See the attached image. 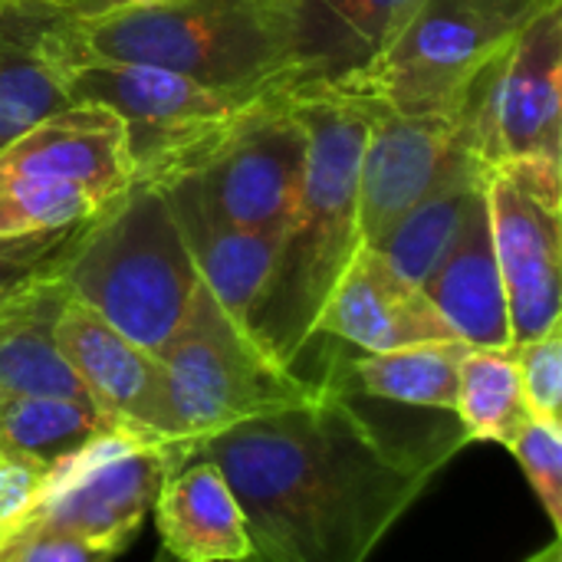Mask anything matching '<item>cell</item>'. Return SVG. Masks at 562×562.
Instances as JSON below:
<instances>
[{"mask_svg":"<svg viewBox=\"0 0 562 562\" xmlns=\"http://www.w3.org/2000/svg\"><path fill=\"white\" fill-rule=\"evenodd\" d=\"M293 40L296 89L356 95L395 46L422 0H280Z\"/></svg>","mask_w":562,"mask_h":562,"instance_id":"15","label":"cell"},{"mask_svg":"<svg viewBox=\"0 0 562 562\" xmlns=\"http://www.w3.org/2000/svg\"><path fill=\"white\" fill-rule=\"evenodd\" d=\"M491 59L445 112H392L375 102L359 158V234L379 247L385 234L461 161L487 165Z\"/></svg>","mask_w":562,"mask_h":562,"instance_id":"9","label":"cell"},{"mask_svg":"<svg viewBox=\"0 0 562 562\" xmlns=\"http://www.w3.org/2000/svg\"><path fill=\"white\" fill-rule=\"evenodd\" d=\"M115 428L125 425L105 418L89 402L0 392V454L36 464L49 474L66 458Z\"/></svg>","mask_w":562,"mask_h":562,"instance_id":"24","label":"cell"},{"mask_svg":"<svg viewBox=\"0 0 562 562\" xmlns=\"http://www.w3.org/2000/svg\"><path fill=\"white\" fill-rule=\"evenodd\" d=\"M112 553L92 550L79 540L59 537V533H46L36 527V520L30 524V530L23 533L16 562H112Z\"/></svg>","mask_w":562,"mask_h":562,"instance_id":"30","label":"cell"},{"mask_svg":"<svg viewBox=\"0 0 562 562\" xmlns=\"http://www.w3.org/2000/svg\"><path fill=\"white\" fill-rule=\"evenodd\" d=\"M82 53L79 20L43 0L0 3V148L72 105L66 79Z\"/></svg>","mask_w":562,"mask_h":562,"instance_id":"16","label":"cell"},{"mask_svg":"<svg viewBox=\"0 0 562 562\" xmlns=\"http://www.w3.org/2000/svg\"><path fill=\"white\" fill-rule=\"evenodd\" d=\"M514 158L562 161V3L524 26L494 72L487 168Z\"/></svg>","mask_w":562,"mask_h":562,"instance_id":"14","label":"cell"},{"mask_svg":"<svg viewBox=\"0 0 562 562\" xmlns=\"http://www.w3.org/2000/svg\"><path fill=\"white\" fill-rule=\"evenodd\" d=\"M293 109L306 128V168L247 336L277 366L296 372L333 286L362 247L359 158L375 99L300 89Z\"/></svg>","mask_w":562,"mask_h":562,"instance_id":"2","label":"cell"},{"mask_svg":"<svg viewBox=\"0 0 562 562\" xmlns=\"http://www.w3.org/2000/svg\"><path fill=\"white\" fill-rule=\"evenodd\" d=\"M560 0H422L356 95L392 112L454 109L468 82Z\"/></svg>","mask_w":562,"mask_h":562,"instance_id":"8","label":"cell"},{"mask_svg":"<svg viewBox=\"0 0 562 562\" xmlns=\"http://www.w3.org/2000/svg\"><path fill=\"white\" fill-rule=\"evenodd\" d=\"M468 349L471 346H464L461 339H451L392 352H362L339 359L329 372V382L342 385L352 395L454 415L461 359Z\"/></svg>","mask_w":562,"mask_h":562,"instance_id":"22","label":"cell"},{"mask_svg":"<svg viewBox=\"0 0 562 562\" xmlns=\"http://www.w3.org/2000/svg\"><path fill=\"white\" fill-rule=\"evenodd\" d=\"M454 415L471 441L510 445L517 428L530 418L514 349L464 352Z\"/></svg>","mask_w":562,"mask_h":562,"instance_id":"25","label":"cell"},{"mask_svg":"<svg viewBox=\"0 0 562 562\" xmlns=\"http://www.w3.org/2000/svg\"><path fill=\"white\" fill-rule=\"evenodd\" d=\"M527 474L543 514L550 517L553 530H562V425L527 418L507 445Z\"/></svg>","mask_w":562,"mask_h":562,"instance_id":"27","label":"cell"},{"mask_svg":"<svg viewBox=\"0 0 562 562\" xmlns=\"http://www.w3.org/2000/svg\"><path fill=\"white\" fill-rule=\"evenodd\" d=\"M132 184L119 115L72 102L0 148V237L99 217Z\"/></svg>","mask_w":562,"mask_h":562,"instance_id":"6","label":"cell"},{"mask_svg":"<svg viewBox=\"0 0 562 562\" xmlns=\"http://www.w3.org/2000/svg\"><path fill=\"white\" fill-rule=\"evenodd\" d=\"M66 89L69 102H95L119 115L132 178L155 188L201 171L263 105L290 95V89H221L89 49L69 69Z\"/></svg>","mask_w":562,"mask_h":562,"instance_id":"5","label":"cell"},{"mask_svg":"<svg viewBox=\"0 0 562 562\" xmlns=\"http://www.w3.org/2000/svg\"><path fill=\"white\" fill-rule=\"evenodd\" d=\"M89 224L92 217L53 231L0 237V306H7L13 296H20L36 283L59 277Z\"/></svg>","mask_w":562,"mask_h":562,"instance_id":"26","label":"cell"},{"mask_svg":"<svg viewBox=\"0 0 562 562\" xmlns=\"http://www.w3.org/2000/svg\"><path fill=\"white\" fill-rule=\"evenodd\" d=\"M66 303L63 280L49 277L0 306V392L89 402L56 336Z\"/></svg>","mask_w":562,"mask_h":562,"instance_id":"21","label":"cell"},{"mask_svg":"<svg viewBox=\"0 0 562 562\" xmlns=\"http://www.w3.org/2000/svg\"><path fill=\"white\" fill-rule=\"evenodd\" d=\"M158 359L165 366L181 445H194L257 415L306 402L319 385L277 366L221 310L204 283Z\"/></svg>","mask_w":562,"mask_h":562,"instance_id":"7","label":"cell"},{"mask_svg":"<svg viewBox=\"0 0 562 562\" xmlns=\"http://www.w3.org/2000/svg\"><path fill=\"white\" fill-rule=\"evenodd\" d=\"M56 336L86 398L105 418L135 428L155 441L181 445L165 366L155 352L112 329L102 316H95L72 296L59 316Z\"/></svg>","mask_w":562,"mask_h":562,"instance_id":"13","label":"cell"},{"mask_svg":"<svg viewBox=\"0 0 562 562\" xmlns=\"http://www.w3.org/2000/svg\"><path fill=\"white\" fill-rule=\"evenodd\" d=\"M7 547H10V543H0V553H3V550H7Z\"/></svg>","mask_w":562,"mask_h":562,"instance_id":"35","label":"cell"},{"mask_svg":"<svg viewBox=\"0 0 562 562\" xmlns=\"http://www.w3.org/2000/svg\"><path fill=\"white\" fill-rule=\"evenodd\" d=\"M464 445L458 422L425 438L398 435L323 379L306 402L184 445V454L227 477L250 537L247 562H369Z\"/></svg>","mask_w":562,"mask_h":562,"instance_id":"1","label":"cell"},{"mask_svg":"<svg viewBox=\"0 0 562 562\" xmlns=\"http://www.w3.org/2000/svg\"><path fill=\"white\" fill-rule=\"evenodd\" d=\"M155 562H178L175 557H168L165 550H158V557H155Z\"/></svg>","mask_w":562,"mask_h":562,"instance_id":"34","label":"cell"},{"mask_svg":"<svg viewBox=\"0 0 562 562\" xmlns=\"http://www.w3.org/2000/svg\"><path fill=\"white\" fill-rule=\"evenodd\" d=\"M181 464L184 445H165L142 431L115 428L49 474L33 520L46 533L119 557Z\"/></svg>","mask_w":562,"mask_h":562,"instance_id":"10","label":"cell"},{"mask_svg":"<svg viewBox=\"0 0 562 562\" xmlns=\"http://www.w3.org/2000/svg\"><path fill=\"white\" fill-rule=\"evenodd\" d=\"M524 398L533 418L560 422L562 408V323L547 329L540 339L514 349Z\"/></svg>","mask_w":562,"mask_h":562,"instance_id":"28","label":"cell"},{"mask_svg":"<svg viewBox=\"0 0 562 562\" xmlns=\"http://www.w3.org/2000/svg\"><path fill=\"white\" fill-rule=\"evenodd\" d=\"M530 562H560V547H557V543H553V547H547L540 557H533Z\"/></svg>","mask_w":562,"mask_h":562,"instance_id":"33","label":"cell"},{"mask_svg":"<svg viewBox=\"0 0 562 562\" xmlns=\"http://www.w3.org/2000/svg\"><path fill=\"white\" fill-rule=\"evenodd\" d=\"M92 56L181 72L221 89H296L280 0H168L82 23Z\"/></svg>","mask_w":562,"mask_h":562,"instance_id":"4","label":"cell"},{"mask_svg":"<svg viewBox=\"0 0 562 562\" xmlns=\"http://www.w3.org/2000/svg\"><path fill=\"white\" fill-rule=\"evenodd\" d=\"M43 3L63 10L66 16H72L79 23H89V20L128 13V10H142V7H155V3H168V0H43Z\"/></svg>","mask_w":562,"mask_h":562,"instance_id":"31","label":"cell"},{"mask_svg":"<svg viewBox=\"0 0 562 562\" xmlns=\"http://www.w3.org/2000/svg\"><path fill=\"white\" fill-rule=\"evenodd\" d=\"M0 3H7V0H0Z\"/></svg>","mask_w":562,"mask_h":562,"instance_id":"36","label":"cell"},{"mask_svg":"<svg viewBox=\"0 0 562 562\" xmlns=\"http://www.w3.org/2000/svg\"><path fill=\"white\" fill-rule=\"evenodd\" d=\"M151 514L161 550L178 562L250 560L240 504L221 468L207 458L184 454V464L171 471Z\"/></svg>","mask_w":562,"mask_h":562,"instance_id":"19","label":"cell"},{"mask_svg":"<svg viewBox=\"0 0 562 562\" xmlns=\"http://www.w3.org/2000/svg\"><path fill=\"white\" fill-rule=\"evenodd\" d=\"M484 175L487 165L477 158L451 168L372 250H379L402 277L422 286L441 263L448 247L458 240L474 204L481 201Z\"/></svg>","mask_w":562,"mask_h":562,"instance_id":"23","label":"cell"},{"mask_svg":"<svg viewBox=\"0 0 562 562\" xmlns=\"http://www.w3.org/2000/svg\"><path fill=\"white\" fill-rule=\"evenodd\" d=\"M306 168V128L293 92L263 105L201 171L188 175L201 207L234 227H286Z\"/></svg>","mask_w":562,"mask_h":562,"instance_id":"12","label":"cell"},{"mask_svg":"<svg viewBox=\"0 0 562 562\" xmlns=\"http://www.w3.org/2000/svg\"><path fill=\"white\" fill-rule=\"evenodd\" d=\"M49 471L0 454V543H13L36 517Z\"/></svg>","mask_w":562,"mask_h":562,"instance_id":"29","label":"cell"},{"mask_svg":"<svg viewBox=\"0 0 562 562\" xmlns=\"http://www.w3.org/2000/svg\"><path fill=\"white\" fill-rule=\"evenodd\" d=\"M26 530H30V527H26ZM26 530H23V533H26ZM23 533H20V537H16V540H13V543H10V547H7V550L0 553V562H16V553H20V543H23Z\"/></svg>","mask_w":562,"mask_h":562,"instance_id":"32","label":"cell"},{"mask_svg":"<svg viewBox=\"0 0 562 562\" xmlns=\"http://www.w3.org/2000/svg\"><path fill=\"white\" fill-rule=\"evenodd\" d=\"M161 191L175 211V221L184 234V244L191 250V260L198 267L204 290L247 333V323H250V316L263 296V286L270 280L283 231L234 227V224L211 217L201 207L188 178H181Z\"/></svg>","mask_w":562,"mask_h":562,"instance_id":"18","label":"cell"},{"mask_svg":"<svg viewBox=\"0 0 562 562\" xmlns=\"http://www.w3.org/2000/svg\"><path fill=\"white\" fill-rule=\"evenodd\" d=\"M316 336H333L359 352H392L458 339L428 293L366 244L333 286Z\"/></svg>","mask_w":562,"mask_h":562,"instance_id":"17","label":"cell"},{"mask_svg":"<svg viewBox=\"0 0 562 562\" xmlns=\"http://www.w3.org/2000/svg\"><path fill=\"white\" fill-rule=\"evenodd\" d=\"M562 161L514 158L487 168L484 204L510 313V346L560 326Z\"/></svg>","mask_w":562,"mask_h":562,"instance_id":"11","label":"cell"},{"mask_svg":"<svg viewBox=\"0 0 562 562\" xmlns=\"http://www.w3.org/2000/svg\"><path fill=\"white\" fill-rule=\"evenodd\" d=\"M451 333L471 349H514L504 280L491 240L484 194L474 204L458 240L422 283Z\"/></svg>","mask_w":562,"mask_h":562,"instance_id":"20","label":"cell"},{"mask_svg":"<svg viewBox=\"0 0 562 562\" xmlns=\"http://www.w3.org/2000/svg\"><path fill=\"white\" fill-rule=\"evenodd\" d=\"M59 280L76 303L155 356L201 286L175 211L155 184H132L92 217Z\"/></svg>","mask_w":562,"mask_h":562,"instance_id":"3","label":"cell"}]
</instances>
